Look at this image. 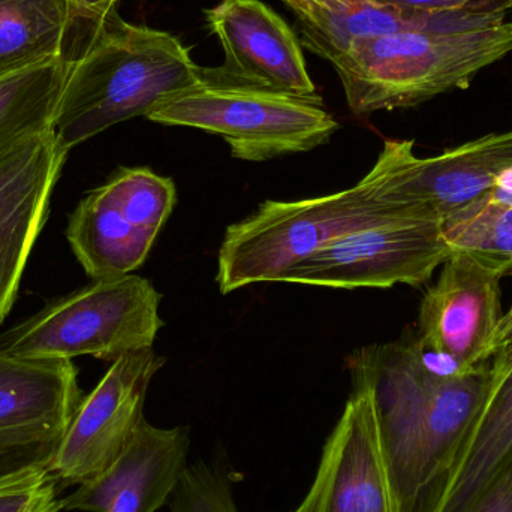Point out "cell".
I'll use <instances>...</instances> for the list:
<instances>
[{
	"label": "cell",
	"instance_id": "cell-1",
	"mask_svg": "<svg viewBox=\"0 0 512 512\" xmlns=\"http://www.w3.org/2000/svg\"><path fill=\"white\" fill-rule=\"evenodd\" d=\"M369 385L397 512H432L489 384V363L439 379L415 352L414 333L373 345L349 360Z\"/></svg>",
	"mask_w": 512,
	"mask_h": 512
},
{
	"label": "cell",
	"instance_id": "cell-2",
	"mask_svg": "<svg viewBox=\"0 0 512 512\" xmlns=\"http://www.w3.org/2000/svg\"><path fill=\"white\" fill-rule=\"evenodd\" d=\"M68 75L53 120L66 152L198 86L203 68L179 38L120 17L80 12L68 51Z\"/></svg>",
	"mask_w": 512,
	"mask_h": 512
},
{
	"label": "cell",
	"instance_id": "cell-3",
	"mask_svg": "<svg viewBox=\"0 0 512 512\" xmlns=\"http://www.w3.org/2000/svg\"><path fill=\"white\" fill-rule=\"evenodd\" d=\"M512 53V23L468 29H412L355 42L334 63L349 110L358 116L424 104L466 89Z\"/></svg>",
	"mask_w": 512,
	"mask_h": 512
},
{
	"label": "cell",
	"instance_id": "cell-4",
	"mask_svg": "<svg viewBox=\"0 0 512 512\" xmlns=\"http://www.w3.org/2000/svg\"><path fill=\"white\" fill-rule=\"evenodd\" d=\"M399 218L420 219L381 200L369 173L336 194L265 201L249 218L228 227L218 254L219 289L230 294L254 283L280 282L289 268L334 240Z\"/></svg>",
	"mask_w": 512,
	"mask_h": 512
},
{
	"label": "cell",
	"instance_id": "cell-5",
	"mask_svg": "<svg viewBox=\"0 0 512 512\" xmlns=\"http://www.w3.org/2000/svg\"><path fill=\"white\" fill-rule=\"evenodd\" d=\"M162 295L135 274L95 279L0 334V352L26 360L99 358L114 363L152 348Z\"/></svg>",
	"mask_w": 512,
	"mask_h": 512
},
{
	"label": "cell",
	"instance_id": "cell-6",
	"mask_svg": "<svg viewBox=\"0 0 512 512\" xmlns=\"http://www.w3.org/2000/svg\"><path fill=\"white\" fill-rule=\"evenodd\" d=\"M147 119L221 135L233 158L248 162L310 152L327 144L339 129L321 96L301 98L204 78L198 86L159 105Z\"/></svg>",
	"mask_w": 512,
	"mask_h": 512
},
{
	"label": "cell",
	"instance_id": "cell-7",
	"mask_svg": "<svg viewBox=\"0 0 512 512\" xmlns=\"http://www.w3.org/2000/svg\"><path fill=\"white\" fill-rule=\"evenodd\" d=\"M369 174L381 200L441 224L492 189L512 191V129L430 158L415 155L414 141L385 140Z\"/></svg>",
	"mask_w": 512,
	"mask_h": 512
},
{
	"label": "cell",
	"instance_id": "cell-8",
	"mask_svg": "<svg viewBox=\"0 0 512 512\" xmlns=\"http://www.w3.org/2000/svg\"><path fill=\"white\" fill-rule=\"evenodd\" d=\"M450 255L438 222L391 219L334 240L289 268L280 282L343 289L420 286Z\"/></svg>",
	"mask_w": 512,
	"mask_h": 512
},
{
	"label": "cell",
	"instance_id": "cell-9",
	"mask_svg": "<svg viewBox=\"0 0 512 512\" xmlns=\"http://www.w3.org/2000/svg\"><path fill=\"white\" fill-rule=\"evenodd\" d=\"M164 363L153 348L111 363L92 393L81 400L48 468L60 489L93 480L125 450L146 420L150 382Z\"/></svg>",
	"mask_w": 512,
	"mask_h": 512
},
{
	"label": "cell",
	"instance_id": "cell-10",
	"mask_svg": "<svg viewBox=\"0 0 512 512\" xmlns=\"http://www.w3.org/2000/svg\"><path fill=\"white\" fill-rule=\"evenodd\" d=\"M354 390L322 450L306 498L291 512H397L376 418L373 393Z\"/></svg>",
	"mask_w": 512,
	"mask_h": 512
},
{
	"label": "cell",
	"instance_id": "cell-11",
	"mask_svg": "<svg viewBox=\"0 0 512 512\" xmlns=\"http://www.w3.org/2000/svg\"><path fill=\"white\" fill-rule=\"evenodd\" d=\"M206 18L225 60L219 68L203 69L204 80L318 98L303 45L270 6L261 0H221L207 9Z\"/></svg>",
	"mask_w": 512,
	"mask_h": 512
},
{
	"label": "cell",
	"instance_id": "cell-12",
	"mask_svg": "<svg viewBox=\"0 0 512 512\" xmlns=\"http://www.w3.org/2000/svg\"><path fill=\"white\" fill-rule=\"evenodd\" d=\"M501 280L469 256L451 254L421 301L418 340L468 369L489 363L502 318Z\"/></svg>",
	"mask_w": 512,
	"mask_h": 512
},
{
	"label": "cell",
	"instance_id": "cell-13",
	"mask_svg": "<svg viewBox=\"0 0 512 512\" xmlns=\"http://www.w3.org/2000/svg\"><path fill=\"white\" fill-rule=\"evenodd\" d=\"M189 450L186 427L161 429L144 420L102 474L62 499L63 511L158 512L179 487Z\"/></svg>",
	"mask_w": 512,
	"mask_h": 512
},
{
	"label": "cell",
	"instance_id": "cell-14",
	"mask_svg": "<svg viewBox=\"0 0 512 512\" xmlns=\"http://www.w3.org/2000/svg\"><path fill=\"white\" fill-rule=\"evenodd\" d=\"M66 156L51 129L0 164V322L14 306Z\"/></svg>",
	"mask_w": 512,
	"mask_h": 512
},
{
	"label": "cell",
	"instance_id": "cell-15",
	"mask_svg": "<svg viewBox=\"0 0 512 512\" xmlns=\"http://www.w3.org/2000/svg\"><path fill=\"white\" fill-rule=\"evenodd\" d=\"M512 463V343L492 357L489 384L432 512H469Z\"/></svg>",
	"mask_w": 512,
	"mask_h": 512
},
{
	"label": "cell",
	"instance_id": "cell-16",
	"mask_svg": "<svg viewBox=\"0 0 512 512\" xmlns=\"http://www.w3.org/2000/svg\"><path fill=\"white\" fill-rule=\"evenodd\" d=\"M297 18L303 47L339 62L360 39L412 29H468L507 20L505 12L417 14L373 0H282Z\"/></svg>",
	"mask_w": 512,
	"mask_h": 512
},
{
	"label": "cell",
	"instance_id": "cell-17",
	"mask_svg": "<svg viewBox=\"0 0 512 512\" xmlns=\"http://www.w3.org/2000/svg\"><path fill=\"white\" fill-rule=\"evenodd\" d=\"M66 237L87 276L95 280L140 268L158 236L138 227L102 185L80 201Z\"/></svg>",
	"mask_w": 512,
	"mask_h": 512
},
{
	"label": "cell",
	"instance_id": "cell-18",
	"mask_svg": "<svg viewBox=\"0 0 512 512\" xmlns=\"http://www.w3.org/2000/svg\"><path fill=\"white\" fill-rule=\"evenodd\" d=\"M83 397L72 360H26L0 352V427L68 429Z\"/></svg>",
	"mask_w": 512,
	"mask_h": 512
},
{
	"label": "cell",
	"instance_id": "cell-19",
	"mask_svg": "<svg viewBox=\"0 0 512 512\" xmlns=\"http://www.w3.org/2000/svg\"><path fill=\"white\" fill-rule=\"evenodd\" d=\"M78 15L72 0H0V80L66 57Z\"/></svg>",
	"mask_w": 512,
	"mask_h": 512
},
{
	"label": "cell",
	"instance_id": "cell-20",
	"mask_svg": "<svg viewBox=\"0 0 512 512\" xmlns=\"http://www.w3.org/2000/svg\"><path fill=\"white\" fill-rule=\"evenodd\" d=\"M68 75V57L0 80V164L32 138L53 129Z\"/></svg>",
	"mask_w": 512,
	"mask_h": 512
},
{
	"label": "cell",
	"instance_id": "cell-21",
	"mask_svg": "<svg viewBox=\"0 0 512 512\" xmlns=\"http://www.w3.org/2000/svg\"><path fill=\"white\" fill-rule=\"evenodd\" d=\"M441 228L451 254L512 276V191L492 189L448 215Z\"/></svg>",
	"mask_w": 512,
	"mask_h": 512
},
{
	"label": "cell",
	"instance_id": "cell-22",
	"mask_svg": "<svg viewBox=\"0 0 512 512\" xmlns=\"http://www.w3.org/2000/svg\"><path fill=\"white\" fill-rule=\"evenodd\" d=\"M110 194L129 218L158 236L176 206V185L149 168H120L107 182Z\"/></svg>",
	"mask_w": 512,
	"mask_h": 512
},
{
	"label": "cell",
	"instance_id": "cell-23",
	"mask_svg": "<svg viewBox=\"0 0 512 512\" xmlns=\"http://www.w3.org/2000/svg\"><path fill=\"white\" fill-rule=\"evenodd\" d=\"M65 432L60 427H0V483L50 468Z\"/></svg>",
	"mask_w": 512,
	"mask_h": 512
},
{
	"label": "cell",
	"instance_id": "cell-24",
	"mask_svg": "<svg viewBox=\"0 0 512 512\" xmlns=\"http://www.w3.org/2000/svg\"><path fill=\"white\" fill-rule=\"evenodd\" d=\"M171 512H240L230 475L221 466L189 465L170 501Z\"/></svg>",
	"mask_w": 512,
	"mask_h": 512
},
{
	"label": "cell",
	"instance_id": "cell-25",
	"mask_svg": "<svg viewBox=\"0 0 512 512\" xmlns=\"http://www.w3.org/2000/svg\"><path fill=\"white\" fill-rule=\"evenodd\" d=\"M62 492L48 469L0 483V512H60Z\"/></svg>",
	"mask_w": 512,
	"mask_h": 512
},
{
	"label": "cell",
	"instance_id": "cell-26",
	"mask_svg": "<svg viewBox=\"0 0 512 512\" xmlns=\"http://www.w3.org/2000/svg\"><path fill=\"white\" fill-rule=\"evenodd\" d=\"M381 5L417 14L448 12H507L512 0H373Z\"/></svg>",
	"mask_w": 512,
	"mask_h": 512
},
{
	"label": "cell",
	"instance_id": "cell-27",
	"mask_svg": "<svg viewBox=\"0 0 512 512\" xmlns=\"http://www.w3.org/2000/svg\"><path fill=\"white\" fill-rule=\"evenodd\" d=\"M469 512H512V463Z\"/></svg>",
	"mask_w": 512,
	"mask_h": 512
},
{
	"label": "cell",
	"instance_id": "cell-28",
	"mask_svg": "<svg viewBox=\"0 0 512 512\" xmlns=\"http://www.w3.org/2000/svg\"><path fill=\"white\" fill-rule=\"evenodd\" d=\"M512 343V306L508 312L502 313L501 321H499L498 328L492 339L493 355L504 348V346L511 345Z\"/></svg>",
	"mask_w": 512,
	"mask_h": 512
},
{
	"label": "cell",
	"instance_id": "cell-29",
	"mask_svg": "<svg viewBox=\"0 0 512 512\" xmlns=\"http://www.w3.org/2000/svg\"><path fill=\"white\" fill-rule=\"evenodd\" d=\"M78 11L86 14H105L117 8L119 0H72Z\"/></svg>",
	"mask_w": 512,
	"mask_h": 512
}]
</instances>
